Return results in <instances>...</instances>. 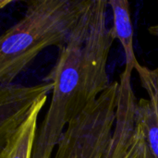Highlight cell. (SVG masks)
I'll list each match as a JSON object with an SVG mask.
<instances>
[{"label":"cell","instance_id":"cell-1","mask_svg":"<svg viewBox=\"0 0 158 158\" xmlns=\"http://www.w3.org/2000/svg\"><path fill=\"white\" fill-rule=\"evenodd\" d=\"M107 1L90 0L68 40L59 47L44 81L53 85L51 103L37 130L31 158H52L68 125L109 86L106 70L114 40Z\"/></svg>","mask_w":158,"mask_h":158},{"label":"cell","instance_id":"cell-2","mask_svg":"<svg viewBox=\"0 0 158 158\" xmlns=\"http://www.w3.org/2000/svg\"><path fill=\"white\" fill-rule=\"evenodd\" d=\"M89 0H35L24 16L0 36V89L45 48L66 43Z\"/></svg>","mask_w":158,"mask_h":158},{"label":"cell","instance_id":"cell-3","mask_svg":"<svg viewBox=\"0 0 158 158\" xmlns=\"http://www.w3.org/2000/svg\"><path fill=\"white\" fill-rule=\"evenodd\" d=\"M118 81H114L66 128L54 158H105L117 115Z\"/></svg>","mask_w":158,"mask_h":158},{"label":"cell","instance_id":"cell-4","mask_svg":"<svg viewBox=\"0 0 158 158\" xmlns=\"http://www.w3.org/2000/svg\"><path fill=\"white\" fill-rule=\"evenodd\" d=\"M52 89V83L47 81L31 86L13 83L0 89V158L34 103Z\"/></svg>","mask_w":158,"mask_h":158},{"label":"cell","instance_id":"cell-5","mask_svg":"<svg viewBox=\"0 0 158 158\" xmlns=\"http://www.w3.org/2000/svg\"><path fill=\"white\" fill-rule=\"evenodd\" d=\"M134 69L148 94V99L142 98L137 102V121L143 130L150 157L158 158V67L149 69L137 61Z\"/></svg>","mask_w":158,"mask_h":158},{"label":"cell","instance_id":"cell-6","mask_svg":"<svg viewBox=\"0 0 158 158\" xmlns=\"http://www.w3.org/2000/svg\"><path fill=\"white\" fill-rule=\"evenodd\" d=\"M107 4L112 10L114 36L121 44L126 57V66L121 76L131 78L137 59L133 48V29L130 3L127 0H110L107 1Z\"/></svg>","mask_w":158,"mask_h":158},{"label":"cell","instance_id":"cell-7","mask_svg":"<svg viewBox=\"0 0 158 158\" xmlns=\"http://www.w3.org/2000/svg\"><path fill=\"white\" fill-rule=\"evenodd\" d=\"M47 99L48 94H45L34 103L28 116L9 141L3 158L31 157L38 130V118Z\"/></svg>","mask_w":158,"mask_h":158},{"label":"cell","instance_id":"cell-8","mask_svg":"<svg viewBox=\"0 0 158 158\" xmlns=\"http://www.w3.org/2000/svg\"><path fill=\"white\" fill-rule=\"evenodd\" d=\"M148 31H149V32H150L152 35L156 36V37L158 39V24H156V25H154V26H152V27H150Z\"/></svg>","mask_w":158,"mask_h":158},{"label":"cell","instance_id":"cell-9","mask_svg":"<svg viewBox=\"0 0 158 158\" xmlns=\"http://www.w3.org/2000/svg\"><path fill=\"white\" fill-rule=\"evenodd\" d=\"M9 3H10V1H0V6H1V5L5 6V5H7V4H9Z\"/></svg>","mask_w":158,"mask_h":158}]
</instances>
